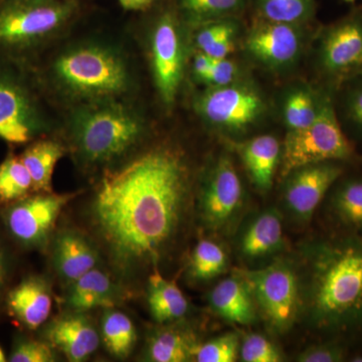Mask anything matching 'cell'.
<instances>
[{"instance_id": "obj_1", "label": "cell", "mask_w": 362, "mask_h": 362, "mask_svg": "<svg viewBox=\"0 0 362 362\" xmlns=\"http://www.w3.org/2000/svg\"><path fill=\"white\" fill-rule=\"evenodd\" d=\"M189 195L187 165L168 148L141 154L108 173L92 202V220L121 268L154 263L177 233Z\"/></svg>"}, {"instance_id": "obj_2", "label": "cell", "mask_w": 362, "mask_h": 362, "mask_svg": "<svg viewBox=\"0 0 362 362\" xmlns=\"http://www.w3.org/2000/svg\"><path fill=\"white\" fill-rule=\"evenodd\" d=\"M309 311L319 327L340 329L362 321V242L325 245L313 259Z\"/></svg>"}, {"instance_id": "obj_3", "label": "cell", "mask_w": 362, "mask_h": 362, "mask_svg": "<svg viewBox=\"0 0 362 362\" xmlns=\"http://www.w3.org/2000/svg\"><path fill=\"white\" fill-rule=\"evenodd\" d=\"M143 133L141 120L118 104H98L76 114L73 134L81 156L92 163L122 156Z\"/></svg>"}, {"instance_id": "obj_4", "label": "cell", "mask_w": 362, "mask_h": 362, "mask_svg": "<svg viewBox=\"0 0 362 362\" xmlns=\"http://www.w3.org/2000/svg\"><path fill=\"white\" fill-rule=\"evenodd\" d=\"M54 75L71 94L86 98L118 96L127 90L128 71L122 59L100 45H83L64 52Z\"/></svg>"}, {"instance_id": "obj_5", "label": "cell", "mask_w": 362, "mask_h": 362, "mask_svg": "<svg viewBox=\"0 0 362 362\" xmlns=\"http://www.w3.org/2000/svg\"><path fill=\"white\" fill-rule=\"evenodd\" d=\"M351 154V145L338 122L332 98L324 94L315 120L303 129L288 131L281 153V173L287 176L309 164L344 160Z\"/></svg>"}, {"instance_id": "obj_6", "label": "cell", "mask_w": 362, "mask_h": 362, "mask_svg": "<svg viewBox=\"0 0 362 362\" xmlns=\"http://www.w3.org/2000/svg\"><path fill=\"white\" fill-rule=\"evenodd\" d=\"M71 7L58 0H6L0 6V45L23 49L58 30Z\"/></svg>"}, {"instance_id": "obj_7", "label": "cell", "mask_w": 362, "mask_h": 362, "mask_svg": "<svg viewBox=\"0 0 362 362\" xmlns=\"http://www.w3.org/2000/svg\"><path fill=\"white\" fill-rule=\"evenodd\" d=\"M240 275L272 327L287 330L295 320L299 303L297 277L290 266L279 262L259 270L242 271Z\"/></svg>"}, {"instance_id": "obj_8", "label": "cell", "mask_w": 362, "mask_h": 362, "mask_svg": "<svg viewBox=\"0 0 362 362\" xmlns=\"http://www.w3.org/2000/svg\"><path fill=\"white\" fill-rule=\"evenodd\" d=\"M195 108L206 122L228 131H242L263 116L266 104L254 87L239 81L209 87L197 98Z\"/></svg>"}, {"instance_id": "obj_9", "label": "cell", "mask_w": 362, "mask_h": 362, "mask_svg": "<svg viewBox=\"0 0 362 362\" xmlns=\"http://www.w3.org/2000/svg\"><path fill=\"white\" fill-rule=\"evenodd\" d=\"M76 195L42 192L13 202L4 211L7 230L23 246L45 247L64 207Z\"/></svg>"}, {"instance_id": "obj_10", "label": "cell", "mask_w": 362, "mask_h": 362, "mask_svg": "<svg viewBox=\"0 0 362 362\" xmlns=\"http://www.w3.org/2000/svg\"><path fill=\"white\" fill-rule=\"evenodd\" d=\"M318 63L334 82L362 76V16H354L331 25L321 37Z\"/></svg>"}, {"instance_id": "obj_11", "label": "cell", "mask_w": 362, "mask_h": 362, "mask_svg": "<svg viewBox=\"0 0 362 362\" xmlns=\"http://www.w3.org/2000/svg\"><path fill=\"white\" fill-rule=\"evenodd\" d=\"M151 65L154 82L162 101L175 102L185 70V45L177 23L165 14L157 21L151 35Z\"/></svg>"}, {"instance_id": "obj_12", "label": "cell", "mask_w": 362, "mask_h": 362, "mask_svg": "<svg viewBox=\"0 0 362 362\" xmlns=\"http://www.w3.org/2000/svg\"><path fill=\"white\" fill-rule=\"evenodd\" d=\"M244 187L232 161L221 157L207 176L201 197L199 213L207 228L220 230L233 220L244 202Z\"/></svg>"}, {"instance_id": "obj_13", "label": "cell", "mask_w": 362, "mask_h": 362, "mask_svg": "<svg viewBox=\"0 0 362 362\" xmlns=\"http://www.w3.org/2000/svg\"><path fill=\"white\" fill-rule=\"evenodd\" d=\"M301 25L264 20L247 33L245 47L259 64L272 70L294 65L303 51Z\"/></svg>"}, {"instance_id": "obj_14", "label": "cell", "mask_w": 362, "mask_h": 362, "mask_svg": "<svg viewBox=\"0 0 362 362\" xmlns=\"http://www.w3.org/2000/svg\"><path fill=\"white\" fill-rule=\"evenodd\" d=\"M341 173L342 168L335 161L309 164L293 170L287 175L284 192L288 209L299 220H309Z\"/></svg>"}, {"instance_id": "obj_15", "label": "cell", "mask_w": 362, "mask_h": 362, "mask_svg": "<svg viewBox=\"0 0 362 362\" xmlns=\"http://www.w3.org/2000/svg\"><path fill=\"white\" fill-rule=\"evenodd\" d=\"M40 130L39 115L25 88L13 78L0 75V139L25 144Z\"/></svg>"}, {"instance_id": "obj_16", "label": "cell", "mask_w": 362, "mask_h": 362, "mask_svg": "<svg viewBox=\"0 0 362 362\" xmlns=\"http://www.w3.org/2000/svg\"><path fill=\"white\" fill-rule=\"evenodd\" d=\"M45 337L51 346L63 352L71 362L86 361L100 344L94 325L80 312L52 321L45 328Z\"/></svg>"}, {"instance_id": "obj_17", "label": "cell", "mask_w": 362, "mask_h": 362, "mask_svg": "<svg viewBox=\"0 0 362 362\" xmlns=\"http://www.w3.org/2000/svg\"><path fill=\"white\" fill-rule=\"evenodd\" d=\"M52 305L49 285L40 277L21 281L7 297V307L11 315L30 330L37 329L47 320Z\"/></svg>"}, {"instance_id": "obj_18", "label": "cell", "mask_w": 362, "mask_h": 362, "mask_svg": "<svg viewBox=\"0 0 362 362\" xmlns=\"http://www.w3.org/2000/svg\"><path fill=\"white\" fill-rule=\"evenodd\" d=\"M54 268L59 277L71 284L99 264V252L84 235L74 230L59 233L52 252Z\"/></svg>"}, {"instance_id": "obj_19", "label": "cell", "mask_w": 362, "mask_h": 362, "mask_svg": "<svg viewBox=\"0 0 362 362\" xmlns=\"http://www.w3.org/2000/svg\"><path fill=\"white\" fill-rule=\"evenodd\" d=\"M209 303L218 315L230 322L247 325L256 319L251 289L240 275L218 283L209 295Z\"/></svg>"}, {"instance_id": "obj_20", "label": "cell", "mask_w": 362, "mask_h": 362, "mask_svg": "<svg viewBox=\"0 0 362 362\" xmlns=\"http://www.w3.org/2000/svg\"><path fill=\"white\" fill-rule=\"evenodd\" d=\"M239 152L257 188L262 192L270 189L282 153L277 138L257 136L240 145Z\"/></svg>"}, {"instance_id": "obj_21", "label": "cell", "mask_w": 362, "mask_h": 362, "mask_svg": "<svg viewBox=\"0 0 362 362\" xmlns=\"http://www.w3.org/2000/svg\"><path fill=\"white\" fill-rule=\"evenodd\" d=\"M66 303L75 312L111 308L116 303L117 288L108 274L98 267L71 283Z\"/></svg>"}, {"instance_id": "obj_22", "label": "cell", "mask_w": 362, "mask_h": 362, "mask_svg": "<svg viewBox=\"0 0 362 362\" xmlns=\"http://www.w3.org/2000/svg\"><path fill=\"white\" fill-rule=\"evenodd\" d=\"M283 242V223L276 209L259 214L240 238V249L250 259L262 258L280 249Z\"/></svg>"}, {"instance_id": "obj_23", "label": "cell", "mask_w": 362, "mask_h": 362, "mask_svg": "<svg viewBox=\"0 0 362 362\" xmlns=\"http://www.w3.org/2000/svg\"><path fill=\"white\" fill-rule=\"evenodd\" d=\"M148 305L156 322H173L187 313L188 302L173 281L163 277L157 269L148 279Z\"/></svg>"}, {"instance_id": "obj_24", "label": "cell", "mask_w": 362, "mask_h": 362, "mask_svg": "<svg viewBox=\"0 0 362 362\" xmlns=\"http://www.w3.org/2000/svg\"><path fill=\"white\" fill-rule=\"evenodd\" d=\"M199 344L192 332L177 327L163 328L150 338L146 349L147 361L185 362L194 358Z\"/></svg>"}, {"instance_id": "obj_25", "label": "cell", "mask_w": 362, "mask_h": 362, "mask_svg": "<svg viewBox=\"0 0 362 362\" xmlns=\"http://www.w3.org/2000/svg\"><path fill=\"white\" fill-rule=\"evenodd\" d=\"M63 156L62 145L52 140L33 143L23 151L20 157L32 177L33 190L52 192L54 168Z\"/></svg>"}, {"instance_id": "obj_26", "label": "cell", "mask_w": 362, "mask_h": 362, "mask_svg": "<svg viewBox=\"0 0 362 362\" xmlns=\"http://www.w3.org/2000/svg\"><path fill=\"white\" fill-rule=\"evenodd\" d=\"M323 95L306 87H297L286 95L283 119L288 131L303 129L315 120L320 110Z\"/></svg>"}, {"instance_id": "obj_27", "label": "cell", "mask_w": 362, "mask_h": 362, "mask_svg": "<svg viewBox=\"0 0 362 362\" xmlns=\"http://www.w3.org/2000/svg\"><path fill=\"white\" fill-rule=\"evenodd\" d=\"M101 330L105 346L112 356L117 358L130 356L137 341V332L129 317L109 309L102 317Z\"/></svg>"}, {"instance_id": "obj_28", "label": "cell", "mask_w": 362, "mask_h": 362, "mask_svg": "<svg viewBox=\"0 0 362 362\" xmlns=\"http://www.w3.org/2000/svg\"><path fill=\"white\" fill-rule=\"evenodd\" d=\"M33 190L30 173L20 156H11L0 163V202L13 204Z\"/></svg>"}, {"instance_id": "obj_29", "label": "cell", "mask_w": 362, "mask_h": 362, "mask_svg": "<svg viewBox=\"0 0 362 362\" xmlns=\"http://www.w3.org/2000/svg\"><path fill=\"white\" fill-rule=\"evenodd\" d=\"M258 8L265 21L302 25L314 13V0H258Z\"/></svg>"}, {"instance_id": "obj_30", "label": "cell", "mask_w": 362, "mask_h": 362, "mask_svg": "<svg viewBox=\"0 0 362 362\" xmlns=\"http://www.w3.org/2000/svg\"><path fill=\"white\" fill-rule=\"evenodd\" d=\"M228 257L223 247L213 240H201L190 259V274L199 281L211 280L225 272Z\"/></svg>"}, {"instance_id": "obj_31", "label": "cell", "mask_w": 362, "mask_h": 362, "mask_svg": "<svg viewBox=\"0 0 362 362\" xmlns=\"http://www.w3.org/2000/svg\"><path fill=\"white\" fill-rule=\"evenodd\" d=\"M335 209L349 225L362 226V180L343 183L333 199Z\"/></svg>"}, {"instance_id": "obj_32", "label": "cell", "mask_w": 362, "mask_h": 362, "mask_svg": "<svg viewBox=\"0 0 362 362\" xmlns=\"http://www.w3.org/2000/svg\"><path fill=\"white\" fill-rule=\"evenodd\" d=\"M239 352V337L226 333L220 337L199 345L194 359L199 362H233Z\"/></svg>"}, {"instance_id": "obj_33", "label": "cell", "mask_w": 362, "mask_h": 362, "mask_svg": "<svg viewBox=\"0 0 362 362\" xmlns=\"http://www.w3.org/2000/svg\"><path fill=\"white\" fill-rule=\"evenodd\" d=\"M240 356L245 362H279L282 361L277 347L263 335H247L240 347Z\"/></svg>"}, {"instance_id": "obj_34", "label": "cell", "mask_w": 362, "mask_h": 362, "mask_svg": "<svg viewBox=\"0 0 362 362\" xmlns=\"http://www.w3.org/2000/svg\"><path fill=\"white\" fill-rule=\"evenodd\" d=\"M11 362H51L54 356L47 343L30 339H20L14 344L9 356Z\"/></svg>"}, {"instance_id": "obj_35", "label": "cell", "mask_w": 362, "mask_h": 362, "mask_svg": "<svg viewBox=\"0 0 362 362\" xmlns=\"http://www.w3.org/2000/svg\"><path fill=\"white\" fill-rule=\"evenodd\" d=\"M185 9L195 16H223L233 13L242 4V0H181Z\"/></svg>"}, {"instance_id": "obj_36", "label": "cell", "mask_w": 362, "mask_h": 362, "mask_svg": "<svg viewBox=\"0 0 362 362\" xmlns=\"http://www.w3.org/2000/svg\"><path fill=\"white\" fill-rule=\"evenodd\" d=\"M240 77L239 66L235 62L226 59H214L211 71L207 74L204 83L209 87H220L238 82Z\"/></svg>"}, {"instance_id": "obj_37", "label": "cell", "mask_w": 362, "mask_h": 362, "mask_svg": "<svg viewBox=\"0 0 362 362\" xmlns=\"http://www.w3.org/2000/svg\"><path fill=\"white\" fill-rule=\"evenodd\" d=\"M237 33V26L230 21H218L204 26L195 37V45L199 52L204 51L214 42H218L226 35Z\"/></svg>"}, {"instance_id": "obj_38", "label": "cell", "mask_w": 362, "mask_h": 362, "mask_svg": "<svg viewBox=\"0 0 362 362\" xmlns=\"http://www.w3.org/2000/svg\"><path fill=\"white\" fill-rule=\"evenodd\" d=\"M344 351L341 347L334 344L318 345L304 350L298 356L301 362H337L342 361Z\"/></svg>"}, {"instance_id": "obj_39", "label": "cell", "mask_w": 362, "mask_h": 362, "mask_svg": "<svg viewBox=\"0 0 362 362\" xmlns=\"http://www.w3.org/2000/svg\"><path fill=\"white\" fill-rule=\"evenodd\" d=\"M344 107L345 115L350 122L362 131V82L349 90Z\"/></svg>"}, {"instance_id": "obj_40", "label": "cell", "mask_w": 362, "mask_h": 362, "mask_svg": "<svg viewBox=\"0 0 362 362\" xmlns=\"http://www.w3.org/2000/svg\"><path fill=\"white\" fill-rule=\"evenodd\" d=\"M235 35L237 33H232V35H226L225 37L214 42L211 47H207L202 52L211 57L213 59H226L228 58L230 54L235 49Z\"/></svg>"}, {"instance_id": "obj_41", "label": "cell", "mask_w": 362, "mask_h": 362, "mask_svg": "<svg viewBox=\"0 0 362 362\" xmlns=\"http://www.w3.org/2000/svg\"><path fill=\"white\" fill-rule=\"evenodd\" d=\"M214 59L211 57L207 56L204 52H199L195 56L194 63V71L195 77L199 81L204 82L206 78L207 74L211 71V66L214 64Z\"/></svg>"}, {"instance_id": "obj_42", "label": "cell", "mask_w": 362, "mask_h": 362, "mask_svg": "<svg viewBox=\"0 0 362 362\" xmlns=\"http://www.w3.org/2000/svg\"><path fill=\"white\" fill-rule=\"evenodd\" d=\"M118 1L124 8L138 11L150 6L154 0H118Z\"/></svg>"}, {"instance_id": "obj_43", "label": "cell", "mask_w": 362, "mask_h": 362, "mask_svg": "<svg viewBox=\"0 0 362 362\" xmlns=\"http://www.w3.org/2000/svg\"><path fill=\"white\" fill-rule=\"evenodd\" d=\"M4 252L2 251L1 245H0V290L4 285V274H6V264H4Z\"/></svg>"}, {"instance_id": "obj_44", "label": "cell", "mask_w": 362, "mask_h": 362, "mask_svg": "<svg viewBox=\"0 0 362 362\" xmlns=\"http://www.w3.org/2000/svg\"><path fill=\"white\" fill-rule=\"evenodd\" d=\"M6 361V357L4 356V350L0 347V362Z\"/></svg>"}, {"instance_id": "obj_45", "label": "cell", "mask_w": 362, "mask_h": 362, "mask_svg": "<svg viewBox=\"0 0 362 362\" xmlns=\"http://www.w3.org/2000/svg\"><path fill=\"white\" fill-rule=\"evenodd\" d=\"M345 1H347V2H354V0H345Z\"/></svg>"}]
</instances>
